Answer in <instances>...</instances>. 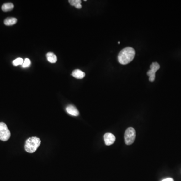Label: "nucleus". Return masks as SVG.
<instances>
[{"label":"nucleus","mask_w":181,"mask_h":181,"mask_svg":"<svg viewBox=\"0 0 181 181\" xmlns=\"http://www.w3.org/2000/svg\"><path fill=\"white\" fill-rule=\"evenodd\" d=\"M135 54L136 52L134 48L130 47H126L119 52L118 56V61L121 65H127L133 61Z\"/></svg>","instance_id":"obj_1"},{"label":"nucleus","mask_w":181,"mask_h":181,"mask_svg":"<svg viewBox=\"0 0 181 181\" xmlns=\"http://www.w3.org/2000/svg\"><path fill=\"white\" fill-rule=\"evenodd\" d=\"M41 141L37 137H32L27 139L25 145V149L27 152L33 153L36 152L40 145Z\"/></svg>","instance_id":"obj_2"},{"label":"nucleus","mask_w":181,"mask_h":181,"mask_svg":"<svg viewBox=\"0 0 181 181\" xmlns=\"http://www.w3.org/2000/svg\"><path fill=\"white\" fill-rule=\"evenodd\" d=\"M136 132L133 127H129L124 133V141L126 144L129 146L134 142L136 139Z\"/></svg>","instance_id":"obj_3"},{"label":"nucleus","mask_w":181,"mask_h":181,"mask_svg":"<svg viewBox=\"0 0 181 181\" xmlns=\"http://www.w3.org/2000/svg\"><path fill=\"white\" fill-rule=\"evenodd\" d=\"M10 136V131L6 124L4 122H0V140L6 141Z\"/></svg>","instance_id":"obj_4"},{"label":"nucleus","mask_w":181,"mask_h":181,"mask_svg":"<svg viewBox=\"0 0 181 181\" xmlns=\"http://www.w3.org/2000/svg\"><path fill=\"white\" fill-rule=\"evenodd\" d=\"M150 70L147 72V75L149 76L150 82L154 81L156 78V72L160 68V66L157 62H152L150 66Z\"/></svg>","instance_id":"obj_5"},{"label":"nucleus","mask_w":181,"mask_h":181,"mask_svg":"<svg viewBox=\"0 0 181 181\" xmlns=\"http://www.w3.org/2000/svg\"><path fill=\"white\" fill-rule=\"evenodd\" d=\"M104 140L106 146H111L115 141L116 137L112 133H106L104 134Z\"/></svg>","instance_id":"obj_6"},{"label":"nucleus","mask_w":181,"mask_h":181,"mask_svg":"<svg viewBox=\"0 0 181 181\" xmlns=\"http://www.w3.org/2000/svg\"><path fill=\"white\" fill-rule=\"evenodd\" d=\"M66 111L68 114L74 116H77L79 115V111L74 106L72 105H68V106L66 108Z\"/></svg>","instance_id":"obj_7"},{"label":"nucleus","mask_w":181,"mask_h":181,"mask_svg":"<svg viewBox=\"0 0 181 181\" xmlns=\"http://www.w3.org/2000/svg\"><path fill=\"white\" fill-rule=\"evenodd\" d=\"M72 76L77 79H82L85 77V73L80 70H75L72 74Z\"/></svg>","instance_id":"obj_8"},{"label":"nucleus","mask_w":181,"mask_h":181,"mask_svg":"<svg viewBox=\"0 0 181 181\" xmlns=\"http://www.w3.org/2000/svg\"><path fill=\"white\" fill-rule=\"evenodd\" d=\"M46 57H47V61L50 63H56L57 61V56L53 52H48L46 54Z\"/></svg>","instance_id":"obj_9"},{"label":"nucleus","mask_w":181,"mask_h":181,"mask_svg":"<svg viewBox=\"0 0 181 181\" xmlns=\"http://www.w3.org/2000/svg\"><path fill=\"white\" fill-rule=\"evenodd\" d=\"M17 22V19L14 17L7 18L4 20V24L6 26H12L15 24Z\"/></svg>","instance_id":"obj_10"},{"label":"nucleus","mask_w":181,"mask_h":181,"mask_svg":"<svg viewBox=\"0 0 181 181\" xmlns=\"http://www.w3.org/2000/svg\"><path fill=\"white\" fill-rule=\"evenodd\" d=\"M14 7V5L12 3H5L2 6V10L4 12L10 11L12 10H13Z\"/></svg>","instance_id":"obj_11"},{"label":"nucleus","mask_w":181,"mask_h":181,"mask_svg":"<svg viewBox=\"0 0 181 181\" xmlns=\"http://www.w3.org/2000/svg\"><path fill=\"white\" fill-rule=\"evenodd\" d=\"M69 3L72 6H74L77 9H81L82 1L81 0H70Z\"/></svg>","instance_id":"obj_12"},{"label":"nucleus","mask_w":181,"mask_h":181,"mask_svg":"<svg viewBox=\"0 0 181 181\" xmlns=\"http://www.w3.org/2000/svg\"><path fill=\"white\" fill-rule=\"evenodd\" d=\"M23 62H24V61L22 58L18 57V58H16V60H14L12 63L14 66H19V65H23Z\"/></svg>","instance_id":"obj_13"},{"label":"nucleus","mask_w":181,"mask_h":181,"mask_svg":"<svg viewBox=\"0 0 181 181\" xmlns=\"http://www.w3.org/2000/svg\"><path fill=\"white\" fill-rule=\"evenodd\" d=\"M31 61L29 60V58H25V60H24V62H23V65H22V67L23 68H27L30 66Z\"/></svg>","instance_id":"obj_14"},{"label":"nucleus","mask_w":181,"mask_h":181,"mask_svg":"<svg viewBox=\"0 0 181 181\" xmlns=\"http://www.w3.org/2000/svg\"><path fill=\"white\" fill-rule=\"evenodd\" d=\"M162 181H174V180H173V178H165Z\"/></svg>","instance_id":"obj_15"}]
</instances>
